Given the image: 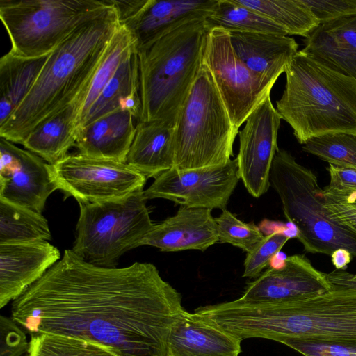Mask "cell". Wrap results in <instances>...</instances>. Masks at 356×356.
Segmentation results:
<instances>
[{"label": "cell", "mask_w": 356, "mask_h": 356, "mask_svg": "<svg viewBox=\"0 0 356 356\" xmlns=\"http://www.w3.org/2000/svg\"><path fill=\"white\" fill-rule=\"evenodd\" d=\"M204 24L209 31L222 29L229 33L252 32L288 35L282 27L236 0H217L205 18Z\"/></svg>", "instance_id": "cell-27"}, {"label": "cell", "mask_w": 356, "mask_h": 356, "mask_svg": "<svg viewBox=\"0 0 356 356\" xmlns=\"http://www.w3.org/2000/svg\"><path fill=\"white\" fill-rule=\"evenodd\" d=\"M143 191L119 200L79 202L80 215L72 250L95 266L115 268L120 257L140 246L154 225Z\"/></svg>", "instance_id": "cell-9"}, {"label": "cell", "mask_w": 356, "mask_h": 356, "mask_svg": "<svg viewBox=\"0 0 356 356\" xmlns=\"http://www.w3.org/2000/svg\"><path fill=\"white\" fill-rule=\"evenodd\" d=\"M351 204H353L355 208H356V200H354L353 202H352L351 203H350Z\"/></svg>", "instance_id": "cell-41"}, {"label": "cell", "mask_w": 356, "mask_h": 356, "mask_svg": "<svg viewBox=\"0 0 356 356\" xmlns=\"http://www.w3.org/2000/svg\"><path fill=\"white\" fill-rule=\"evenodd\" d=\"M327 274L316 269L303 254L287 257L281 266L270 267L249 282L241 299L254 302L300 300L332 288Z\"/></svg>", "instance_id": "cell-15"}, {"label": "cell", "mask_w": 356, "mask_h": 356, "mask_svg": "<svg viewBox=\"0 0 356 356\" xmlns=\"http://www.w3.org/2000/svg\"><path fill=\"white\" fill-rule=\"evenodd\" d=\"M282 27L288 35L307 38L320 24L302 0H236Z\"/></svg>", "instance_id": "cell-29"}, {"label": "cell", "mask_w": 356, "mask_h": 356, "mask_svg": "<svg viewBox=\"0 0 356 356\" xmlns=\"http://www.w3.org/2000/svg\"><path fill=\"white\" fill-rule=\"evenodd\" d=\"M218 242L229 243L247 253L252 251L264 238L259 227L254 222L245 223L227 209L215 218Z\"/></svg>", "instance_id": "cell-33"}, {"label": "cell", "mask_w": 356, "mask_h": 356, "mask_svg": "<svg viewBox=\"0 0 356 356\" xmlns=\"http://www.w3.org/2000/svg\"><path fill=\"white\" fill-rule=\"evenodd\" d=\"M184 310L154 264L100 267L65 250L13 301L11 318L31 336L79 338L116 356H167L170 331Z\"/></svg>", "instance_id": "cell-1"}, {"label": "cell", "mask_w": 356, "mask_h": 356, "mask_svg": "<svg viewBox=\"0 0 356 356\" xmlns=\"http://www.w3.org/2000/svg\"><path fill=\"white\" fill-rule=\"evenodd\" d=\"M51 173L65 197L98 202L124 198L143 189L147 178L124 162L68 154L54 165Z\"/></svg>", "instance_id": "cell-10"}, {"label": "cell", "mask_w": 356, "mask_h": 356, "mask_svg": "<svg viewBox=\"0 0 356 356\" xmlns=\"http://www.w3.org/2000/svg\"><path fill=\"white\" fill-rule=\"evenodd\" d=\"M118 110L129 111L138 122L140 120L142 104L136 53L120 66L84 117L79 130L101 117Z\"/></svg>", "instance_id": "cell-25"}, {"label": "cell", "mask_w": 356, "mask_h": 356, "mask_svg": "<svg viewBox=\"0 0 356 356\" xmlns=\"http://www.w3.org/2000/svg\"><path fill=\"white\" fill-rule=\"evenodd\" d=\"M202 63L210 72L238 134L240 127L270 94L274 84L259 79L243 65L232 46L229 33L222 29L209 31Z\"/></svg>", "instance_id": "cell-11"}, {"label": "cell", "mask_w": 356, "mask_h": 356, "mask_svg": "<svg viewBox=\"0 0 356 356\" xmlns=\"http://www.w3.org/2000/svg\"><path fill=\"white\" fill-rule=\"evenodd\" d=\"M79 129V114L75 101L61 111L38 124L22 145L54 165L67 156L75 145Z\"/></svg>", "instance_id": "cell-24"}, {"label": "cell", "mask_w": 356, "mask_h": 356, "mask_svg": "<svg viewBox=\"0 0 356 356\" xmlns=\"http://www.w3.org/2000/svg\"><path fill=\"white\" fill-rule=\"evenodd\" d=\"M330 256L332 264L338 270H346L353 257L351 253L343 248L334 250Z\"/></svg>", "instance_id": "cell-40"}, {"label": "cell", "mask_w": 356, "mask_h": 356, "mask_svg": "<svg viewBox=\"0 0 356 356\" xmlns=\"http://www.w3.org/2000/svg\"><path fill=\"white\" fill-rule=\"evenodd\" d=\"M217 0H136L120 24L131 34L136 52L197 19H205Z\"/></svg>", "instance_id": "cell-16"}, {"label": "cell", "mask_w": 356, "mask_h": 356, "mask_svg": "<svg viewBox=\"0 0 356 356\" xmlns=\"http://www.w3.org/2000/svg\"><path fill=\"white\" fill-rule=\"evenodd\" d=\"M276 109L298 142L332 133L356 134V79L298 51L286 67Z\"/></svg>", "instance_id": "cell-4"}, {"label": "cell", "mask_w": 356, "mask_h": 356, "mask_svg": "<svg viewBox=\"0 0 356 356\" xmlns=\"http://www.w3.org/2000/svg\"><path fill=\"white\" fill-rule=\"evenodd\" d=\"M26 356H116L105 347L79 338L51 333L31 336Z\"/></svg>", "instance_id": "cell-31"}, {"label": "cell", "mask_w": 356, "mask_h": 356, "mask_svg": "<svg viewBox=\"0 0 356 356\" xmlns=\"http://www.w3.org/2000/svg\"><path fill=\"white\" fill-rule=\"evenodd\" d=\"M136 122L129 111L110 113L80 129L74 147L87 156L126 163Z\"/></svg>", "instance_id": "cell-22"}, {"label": "cell", "mask_w": 356, "mask_h": 356, "mask_svg": "<svg viewBox=\"0 0 356 356\" xmlns=\"http://www.w3.org/2000/svg\"><path fill=\"white\" fill-rule=\"evenodd\" d=\"M51 238L48 222L41 213L0 199V244Z\"/></svg>", "instance_id": "cell-28"}, {"label": "cell", "mask_w": 356, "mask_h": 356, "mask_svg": "<svg viewBox=\"0 0 356 356\" xmlns=\"http://www.w3.org/2000/svg\"><path fill=\"white\" fill-rule=\"evenodd\" d=\"M286 218L298 229L305 251L331 255L339 248L356 257V234L330 218L323 207V189L315 174L286 150L278 149L270 173Z\"/></svg>", "instance_id": "cell-7"}, {"label": "cell", "mask_w": 356, "mask_h": 356, "mask_svg": "<svg viewBox=\"0 0 356 356\" xmlns=\"http://www.w3.org/2000/svg\"><path fill=\"white\" fill-rule=\"evenodd\" d=\"M120 25L112 3L54 49L25 99L0 125L1 138L22 145L38 124L71 104L83 89L88 90Z\"/></svg>", "instance_id": "cell-3"}, {"label": "cell", "mask_w": 356, "mask_h": 356, "mask_svg": "<svg viewBox=\"0 0 356 356\" xmlns=\"http://www.w3.org/2000/svg\"><path fill=\"white\" fill-rule=\"evenodd\" d=\"M330 181L323 189V195L334 200H345L356 193V169L329 164Z\"/></svg>", "instance_id": "cell-37"}, {"label": "cell", "mask_w": 356, "mask_h": 356, "mask_svg": "<svg viewBox=\"0 0 356 356\" xmlns=\"http://www.w3.org/2000/svg\"><path fill=\"white\" fill-rule=\"evenodd\" d=\"M319 24L356 14V0H302Z\"/></svg>", "instance_id": "cell-38"}, {"label": "cell", "mask_w": 356, "mask_h": 356, "mask_svg": "<svg viewBox=\"0 0 356 356\" xmlns=\"http://www.w3.org/2000/svg\"><path fill=\"white\" fill-rule=\"evenodd\" d=\"M218 242L211 210L180 206L176 214L154 225L140 243L163 252L197 250L202 252Z\"/></svg>", "instance_id": "cell-18"}, {"label": "cell", "mask_w": 356, "mask_h": 356, "mask_svg": "<svg viewBox=\"0 0 356 356\" xmlns=\"http://www.w3.org/2000/svg\"><path fill=\"white\" fill-rule=\"evenodd\" d=\"M237 134L212 76L202 63L175 119L174 167L226 164L233 156Z\"/></svg>", "instance_id": "cell-6"}, {"label": "cell", "mask_w": 356, "mask_h": 356, "mask_svg": "<svg viewBox=\"0 0 356 356\" xmlns=\"http://www.w3.org/2000/svg\"><path fill=\"white\" fill-rule=\"evenodd\" d=\"M205 19L184 24L138 52L140 121L175 122L202 65Z\"/></svg>", "instance_id": "cell-5"}, {"label": "cell", "mask_w": 356, "mask_h": 356, "mask_svg": "<svg viewBox=\"0 0 356 356\" xmlns=\"http://www.w3.org/2000/svg\"><path fill=\"white\" fill-rule=\"evenodd\" d=\"M240 179L237 159L224 165L170 168L143 191L146 200L161 198L190 208L225 209Z\"/></svg>", "instance_id": "cell-12"}, {"label": "cell", "mask_w": 356, "mask_h": 356, "mask_svg": "<svg viewBox=\"0 0 356 356\" xmlns=\"http://www.w3.org/2000/svg\"><path fill=\"white\" fill-rule=\"evenodd\" d=\"M229 34L232 46L243 65L270 83H275L298 51V43L288 35L252 32Z\"/></svg>", "instance_id": "cell-19"}, {"label": "cell", "mask_w": 356, "mask_h": 356, "mask_svg": "<svg viewBox=\"0 0 356 356\" xmlns=\"http://www.w3.org/2000/svg\"><path fill=\"white\" fill-rule=\"evenodd\" d=\"M280 343L303 356H356V345L286 339Z\"/></svg>", "instance_id": "cell-35"}, {"label": "cell", "mask_w": 356, "mask_h": 356, "mask_svg": "<svg viewBox=\"0 0 356 356\" xmlns=\"http://www.w3.org/2000/svg\"><path fill=\"white\" fill-rule=\"evenodd\" d=\"M281 119L269 94L248 116L238 134L239 177L248 192L256 198L270 186V173L279 149L277 140Z\"/></svg>", "instance_id": "cell-13"}, {"label": "cell", "mask_w": 356, "mask_h": 356, "mask_svg": "<svg viewBox=\"0 0 356 356\" xmlns=\"http://www.w3.org/2000/svg\"><path fill=\"white\" fill-rule=\"evenodd\" d=\"M47 241L0 244V308L14 300L60 259Z\"/></svg>", "instance_id": "cell-17"}, {"label": "cell", "mask_w": 356, "mask_h": 356, "mask_svg": "<svg viewBox=\"0 0 356 356\" xmlns=\"http://www.w3.org/2000/svg\"><path fill=\"white\" fill-rule=\"evenodd\" d=\"M111 0H1L0 18L23 57L49 55L78 27L105 12Z\"/></svg>", "instance_id": "cell-8"}, {"label": "cell", "mask_w": 356, "mask_h": 356, "mask_svg": "<svg viewBox=\"0 0 356 356\" xmlns=\"http://www.w3.org/2000/svg\"><path fill=\"white\" fill-rule=\"evenodd\" d=\"M135 53V41L132 35L120 24L111 39L105 56L90 81L81 113L79 128L90 107L114 76L120 66Z\"/></svg>", "instance_id": "cell-30"}, {"label": "cell", "mask_w": 356, "mask_h": 356, "mask_svg": "<svg viewBox=\"0 0 356 356\" xmlns=\"http://www.w3.org/2000/svg\"><path fill=\"white\" fill-rule=\"evenodd\" d=\"M57 189L50 164L1 138L0 199L41 213Z\"/></svg>", "instance_id": "cell-14"}, {"label": "cell", "mask_w": 356, "mask_h": 356, "mask_svg": "<svg viewBox=\"0 0 356 356\" xmlns=\"http://www.w3.org/2000/svg\"><path fill=\"white\" fill-rule=\"evenodd\" d=\"M241 341L184 310L171 327L167 356H238Z\"/></svg>", "instance_id": "cell-21"}, {"label": "cell", "mask_w": 356, "mask_h": 356, "mask_svg": "<svg viewBox=\"0 0 356 356\" xmlns=\"http://www.w3.org/2000/svg\"><path fill=\"white\" fill-rule=\"evenodd\" d=\"M304 152L337 167L356 169V134L332 133L309 139Z\"/></svg>", "instance_id": "cell-32"}, {"label": "cell", "mask_w": 356, "mask_h": 356, "mask_svg": "<svg viewBox=\"0 0 356 356\" xmlns=\"http://www.w3.org/2000/svg\"><path fill=\"white\" fill-rule=\"evenodd\" d=\"M290 238L283 231L273 232L266 236L250 252L244 261L243 277L257 278L268 266L272 259L279 253Z\"/></svg>", "instance_id": "cell-34"}, {"label": "cell", "mask_w": 356, "mask_h": 356, "mask_svg": "<svg viewBox=\"0 0 356 356\" xmlns=\"http://www.w3.org/2000/svg\"><path fill=\"white\" fill-rule=\"evenodd\" d=\"M327 275L330 289L300 300L254 302L239 298L226 302L220 326L241 341L294 339L356 345V278L346 270Z\"/></svg>", "instance_id": "cell-2"}, {"label": "cell", "mask_w": 356, "mask_h": 356, "mask_svg": "<svg viewBox=\"0 0 356 356\" xmlns=\"http://www.w3.org/2000/svg\"><path fill=\"white\" fill-rule=\"evenodd\" d=\"M305 38L303 54L356 79V14L320 24Z\"/></svg>", "instance_id": "cell-20"}, {"label": "cell", "mask_w": 356, "mask_h": 356, "mask_svg": "<svg viewBox=\"0 0 356 356\" xmlns=\"http://www.w3.org/2000/svg\"><path fill=\"white\" fill-rule=\"evenodd\" d=\"M323 207L328 217L356 234V208L342 200L324 197Z\"/></svg>", "instance_id": "cell-39"}, {"label": "cell", "mask_w": 356, "mask_h": 356, "mask_svg": "<svg viewBox=\"0 0 356 356\" xmlns=\"http://www.w3.org/2000/svg\"><path fill=\"white\" fill-rule=\"evenodd\" d=\"M20 327L12 318L0 316V356H22L27 353L29 343Z\"/></svg>", "instance_id": "cell-36"}, {"label": "cell", "mask_w": 356, "mask_h": 356, "mask_svg": "<svg viewBox=\"0 0 356 356\" xmlns=\"http://www.w3.org/2000/svg\"><path fill=\"white\" fill-rule=\"evenodd\" d=\"M174 127L175 123L163 120L138 122L126 163L147 179L173 168Z\"/></svg>", "instance_id": "cell-23"}, {"label": "cell", "mask_w": 356, "mask_h": 356, "mask_svg": "<svg viewBox=\"0 0 356 356\" xmlns=\"http://www.w3.org/2000/svg\"><path fill=\"white\" fill-rule=\"evenodd\" d=\"M49 55L26 58L9 51L0 58V125L30 92Z\"/></svg>", "instance_id": "cell-26"}]
</instances>
